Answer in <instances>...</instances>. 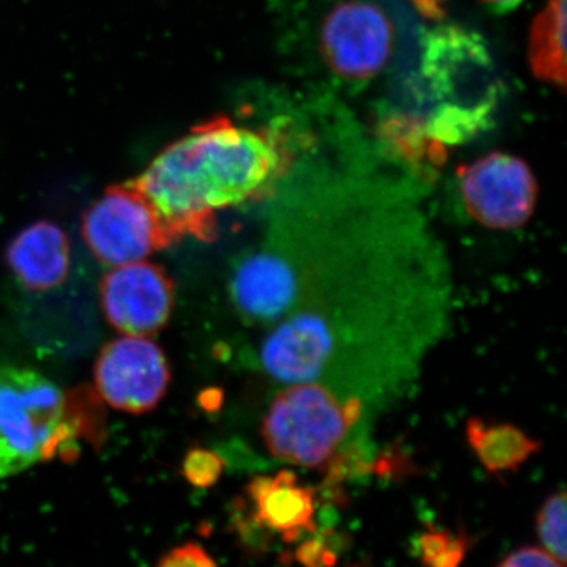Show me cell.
<instances>
[{
  "label": "cell",
  "mask_w": 567,
  "mask_h": 567,
  "mask_svg": "<svg viewBox=\"0 0 567 567\" xmlns=\"http://www.w3.org/2000/svg\"><path fill=\"white\" fill-rule=\"evenodd\" d=\"M464 537L447 532L424 533L420 537V554L427 567H458L465 557Z\"/></svg>",
  "instance_id": "obj_16"
},
{
  "label": "cell",
  "mask_w": 567,
  "mask_h": 567,
  "mask_svg": "<svg viewBox=\"0 0 567 567\" xmlns=\"http://www.w3.org/2000/svg\"><path fill=\"white\" fill-rule=\"evenodd\" d=\"M368 406L317 382H297L275 394L260 435L268 453L286 464L327 472L342 454L353 453L354 429L365 423Z\"/></svg>",
  "instance_id": "obj_5"
},
{
  "label": "cell",
  "mask_w": 567,
  "mask_h": 567,
  "mask_svg": "<svg viewBox=\"0 0 567 567\" xmlns=\"http://www.w3.org/2000/svg\"><path fill=\"white\" fill-rule=\"evenodd\" d=\"M229 297L259 330L265 375L322 383L379 410L442 338L450 268L404 196L330 188L278 207L262 244L235 265Z\"/></svg>",
  "instance_id": "obj_1"
},
{
  "label": "cell",
  "mask_w": 567,
  "mask_h": 567,
  "mask_svg": "<svg viewBox=\"0 0 567 567\" xmlns=\"http://www.w3.org/2000/svg\"><path fill=\"white\" fill-rule=\"evenodd\" d=\"M246 492L252 502L254 522L278 533L286 543L316 532V488L301 484L292 470L254 477Z\"/></svg>",
  "instance_id": "obj_11"
},
{
  "label": "cell",
  "mask_w": 567,
  "mask_h": 567,
  "mask_svg": "<svg viewBox=\"0 0 567 567\" xmlns=\"http://www.w3.org/2000/svg\"><path fill=\"white\" fill-rule=\"evenodd\" d=\"M566 492L547 496L536 516V532L544 550L566 565Z\"/></svg>",
  "instance_id": "obj_15"
},
{
  "label": "cell",
  "mask_w": 567,
  "mask_h": 567,
  "mask_svg": "<svg viewBox=\"0 0 567 567\" xmlns=\"http://www.w3.org/2000/svg\"><path fill=\"white\" fill-rule=\"evenodd\" d=\"M423 73L439 104L424 118L429 136L461 144L491 126L496 78L491 55L476 33L443 25L425 39Z\"/></svg>",
  "instance_id": "obj_3"
},
{
  "label": "cell",
  "mask_w": 567,
  "mask_h": 567,
  "mask_svg": "<svg viewBox=\"0 0 567 567\" xmlns=\"http://www.w3.org/2000/svg\"><path fill=\"white\" fill-rule=\"evenodd\" d=\"M6 262L25 290L55 289L70 271L69 235L55 223H33L7 246Z\"/></svg>",
  "instance_id": "obj_12"
},
{
  "label": "cell",
  "mask_w": 567,
  "mask_h": 567,
  "mask_svg": "<svg viewBox=\"0 0 567 567\" xmlns=\"http://www.w3.org/2000/svg\"><path fill=\"white\" fill-rule=\"evenodd\" d=\"M458 186L470 218L486 229L517 230L535 215L536 177L517 156L494 152L462 166Z\"/></svg>",
  "instance_id": "obj_8"
},
{
  "label": "cell",
  "mask_w": 567,
  "mask_h": 567,
  "mask_svg": "<svg viewBox=\"0 0 567 567\" xmlns=\"http://www.w3.org/2000/svg\"><path fill=\"white\" fill-rule=\"evenodd\" d=\"M498 567H565L557 558L539 547H522L503 559Z\"/></svg>",
  "instance_id": "obj_19"
},
{
  "label": "cell",
  "mask_w": 567,
  "mask_h": 567,
  "mask_svg": "<svg viewBox=\"0 0 567 567\" xmlns=\"http://www.w3.org/2000/svg\"><path fill=\"white\" fill-rule=\"evenodd\" d=\"M100 301L104 317L118 333L148 338L169 323L175 286L159 265L136 260L117 265L104 275Z\"/></svg>",
  "instance_id": "obj_10"
},
{
  "label": "cell",
  "mask_w": 567,
  "mask_h": 567,
  "mask_svg": "<svg viewBox=\"0 0 567 567\" xmlns=\"http://www.w3.org/2000/svg\"><path fill=\"white\" fill-rule=\"evenodd\" d=\"M81 233L93 256L112 267L144 260L177 244L155 205L133 181L106 188L84 213Z\"/></svg>",
  "instance_id": "obj_6"
},
{
  "label": "cell",
  "mask_w": 567,
  "mask_h": 567,
  "mask_svg": "<svg viewBox=\"0 0 567 567\" xmlns=\"http://www.w3.org/2000/svg\"><path fill=\"white\" fill-rule=\"evenodd\" d=\"M483 2L495 13H509V11L516 10L524 0H483Z\"/></svg>",
  "instance_id": "obj_20"
},
{
  "label": "cell",
  "mask_w": 567,
  "mask_h": 567,
  "mask_svg": "<svg viewBox=\"0 0 567 567\" xmlns=\"http://www.w3.org/2000/svg\"><path fill=\"white\" fill-rule=\"evenodd\" d=\"M465 439L480 464L495 476L516 473L543 450L540 440L518 425L477 416L466 421Z\"/></svg>",
  "instance_id": "obj_13"
},
{
  "label": "cell",
  "mask_w": 567,
  "mask_h": 567,
  "mask_svg": "<svg viewBox=\"0 0 567 567\" xmlns=\"http://www.w3.org/2000/svg\"><path fill=\"white\" fill-rule=\"evenodd\" d=\"M158 567H218L210 555L197 544H185L174 548L162 559Z\"/></svg>",
  "instance_id": "obj_18"
},
{
  "label": "cell",
  "mask_w": 567,
  "mask_h": 567,
  "mask_svg": "<svg viewBox=\"0 0 567 567\" xmlns=\"http://www.w3.org/2000/svg\"><path fill=\"white\" fill-rule=\"evenodd\" d=\"M394 25L368 0L336 3L320 29V52L334 76L352 84L374 80L393 54Z\"/></svg>",
  "instance_id": "obj_7"
},
{
  "label": "cell",
  "mask_w": 567,
  "mask_h": 567,
  "mask_svg": "<svg viewBox=\"0 0 567 567\" xmlns=\"http://www.w3.org/2000/svg\"><path fill=\"white\" fill-rule=\"evenodd\" d=\"M226 462L218 454L204 447H196L186 454L183 461V476L193 486L207 488L215 486L221 477Z\"/></svg>",
  "instance_id": "obj_17"
},
{
  "label": "cell",
  "mask_w": 567,
  "mask_h": 567,
  "mask_svg": "<svg viewBox=\"0 0 567 567\" xmlns=\"http://www.w3.org/2000/svg\"><path fill=\"white\" fill-rule=\"evenodd\" d=\"M292 152L278 130H252L216 117L166 148L133 178L177 241H213L215 213L262 199L289 173Z\"/></svg>",
  "instance_id": "obj_2"
},
{
  "label": "cell",
  "mask_w": 567,
  "mask_h": 567,
  "mask_svg": "<svg viewBox=\"0 0 567 567\" xmlns=\"http://www.w3.org/2000/svg\"><path fill=\"white\" fill-rule=\"evenodd\" d=\"M93 375L103 401L132 415L155 410L171 383L166 354L141 336H123L107 342L100 350Z\"/></svg>",
  "instance_id": "obj_9"
},
{
  "label": "cell",
  "mask_w": 567,
  "mask_h": 567,
  "mask_svg": "<svg viewBox=\"0 0 567 567\" xmlns=\"http://www.w3.org/2000/svg\"><path fill=\"white\" fill-rule=\"evenodd\" d=\"M85 413L40 372L0 365V480L74 453Z\"/></svg>",
  "instance_id": "obj_4"
},
{
  "label": "cell",
  "mask_w": 567,
  "mask_h": 567,
  "mask_svg": "<svg viewBox=\"0 0 567 567\" xmlns=\"http://www.w3.org/2000/svg\"><path fill=\"white\" fill-rule=\"evenodd\" d=\"M566 2L548 0L529 31L528 61L533 74L546 84L566 87Z\"/></svg>",
  "instance_id": "obj_14"
}]
</instances>
